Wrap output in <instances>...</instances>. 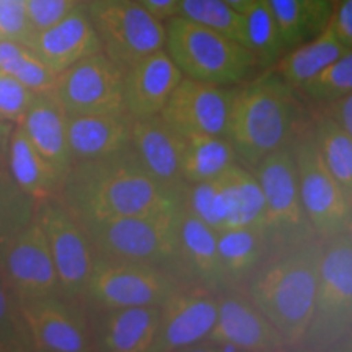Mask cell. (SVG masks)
I'll list each match as a JSON object with an SVG mask.
<instances>
[{
    "instance_id": "6da1fadb",
    "label": "cell",
    "mask_w": 352,
    "mask_h": 352,
    "mask_svg": "<svg viewBox=\"0 0 352 352\" xmlns=\"http://www.w3.org/2000/svg\"><path fill=\"white\" fill-rule=\"evenodd\" d=\"M186 188H171L148 173L131 147L70 166L59 199L78 220L170 212L184 204Z\"/></svg>"
},
{
    "instance_id": "7a4b0ae2",
    "label": "cell",
    "mask_w": 352,
    "mask_h": 352,
    "mask_svg": "<svg viewBox=\"0 0 352 352\" xmlns=\"http://www.w3.org/2000/svg\"><path fill=\"white\" fill-rule=\"evenodd\" d=\"M323 239L272 243L254 270L236 285L283 334L290 351H300L310 324Z\"/></svg>"
},
{
    "instance_id": "3957f363",
    "label": "cell",
    "mask_w": 352,
    "mask_h": 352,
    "mask_svg": "<svg viewBox=\"0 0 352 352\" xmlns=\"http://www.w3.org/2000/svg\"><path fill=\"white\" fill-rule=\"evenodd\" d=\"M296 91L274 69L235 88L226 138L240 165L253 170L264 157L292 142L302 127Z\"/></svg>"
},
{
    "instance_id": "277c9868",
    "label": "cell",
    "mask_w": 352,
    "mask_h": 352,
    "mask_svg": "<svg viewBox=\"0 0 352 352\" xmlns=\"http://www.w3.org/2000/svg\"><path fill=\"white\" fill-rule=\"evenodd\" d=\"M165 50L184 77L219 87L243 85L259 69L243 44L173 15L164 20Z\"/></svg>"
},
{
    "instance_id": "5b68a950",
    "label": "cell",
    "mask_w": 352,
    "mask_h": 352,
    "mask_svg": "<svg viewBox=\"0 0 352 352\" xmlns=\"http://www.w3.org/2000/svg\"><path fill=\"white\" fill-rule=\"evenodd\" d=\"M183 208L184 204L170 212L80 222L98 256L120 261L158 264L171 267L179 274L176 259Z\"/></svg>"
},
{
    "instance_id": "8992f818",
    "label": "cell",
    "mask_w": 352,
    "mask_h": 352,
    "mask_svg": "<svg viewBox=\"0 0 352 352\" xmlns=\"http://www.w3.org/2000/svg\"><path fill=\"white\" fill-rule=\"evenodd\" d=\"M352 329V230L323 240L318 283L300 351L336 352Z\"/></svg>"
},
{
    "instance_id": "52a82bcc",
    "label": "cell",
    "mask_w": 352,
    "mask_h": 352,
    "mask_svg": "<svg viewBox=\"0 0 352 352\" xmlns=\"http://www.w3.org/2000/svg\"><path fill=\"white\" fill-rule=\"evenodd\" d=\"M188 284L175 270L158 264L120 261L96 254L82 298L90 310L160 305L175 289Z\"/></svg>"
},
{
    "instance_id": "ba28073f",
    "label": "cell",
    "mask_w": 352,
    "mask_h": 352,
    "mask_svg": "<svg viewBox=\"0 0 352 352\" xmlns=\"http://www.w3.org/2000/svg\"><path fill=\"white\" fill-rule=\"evenodd\" d=\"M184 202L217 233L230 228H267L263 189L252 170L240 164L209 182L188 184Z\"/></svg>"
},
{
    "instance_id": "9c48e42d",
    "label": "cell",
    "mask_w": 352,
    "mask_h": 352,
    "mask_svg": "<svg viewBox=\"0 0 352 352\" xmlns=\"http://www.w3.org/2000/svg\"><path fill=\"white\" fill-rule=\"evenodd\" d=\"M303 210L320 239L352 230V201L324 165L314 129L300 127L292 139Z\"/></svg>"
},
{
    "instance_id": "30bf717a",
    "label": "cell",
    "mask_w": 352,
    "mask_h": 352,
    "mask_svg": "<svg viewBox=\"0 0 352 352\" xmlns=\"http://www.w3.org/2000/svg\"><path fill=\"white\" fill-rule=\"evenodd\" d=\"M101 50L120 67L165 47V23L135 0H83Z\"/></svg>"
},
{
    "instance_id": "8fae6325",
    "label": "cell",
    "mask_w": 352,
    "mask_h": 352,
    "mask_svg": "<svg viewBox=\"0 0 352 352\" xmlns=\"http://www.w3.org/2000/svg\"><path fill=\"white\" fill-rule=\"evenodd\" d=\"M36 220L46 235L60 292L80 300L96 253L82 222L57 197L39 201Z\"/></svg>"
},
{
    "instance_id": "7c38bea8",
    "label": "cell",
    "mask_w": 352,
    "mask_h": 352,
    "mask_svg": "<svg viewBox=\"0 0 352 352\" xmlns=\"http://www.w3.org/2000/svg\"><path fill=\"white\" fill-rule=\"evenodd\" d=\"M252 173L263 189L267 228L274 240L302 241L318 236L302 206L292 142L264 157Z\"/></svg>"
},
{
    "instance_id": "4fadbf2b",
    "label": "cell",
    "mask_w": 352,
    "mask_h": 352,
    "mask_svg": "<svg viewBox=\"0 0 352 352\" xmlns=\"http://www.w3.org/2000/svg\"><path fill=\"white\" fill-rule=\"evenodd\" d=\"M52 94L67 116L126 113L124 69L103 51L95 52L63 70Z\"/></svg>"
},
{
    "instance_id": "5bb4252c",
    "label": "cell",
    "mask_w": 352,
    "mask_h": 352,
    "mask_svg": "<svg viewBox=\"0 0 352 352\" xmlns=\"http://www.w3.org/2000/svg\"><path fill=\"white\" fill-rule=\"evenodd\" d=\"M219 294L196 284L175 289L160 303L152 352L196 351L217 321Z\"/></svg>"
},
{
    "instance_id": "9a60e30c",
    "label": "cell",
    "mask_w": 352,
    "mask_h": 352,
    "mask_svg": "<svg viewBox=\"0 0 352 352\" xmlns=\"http://www.w3.org/2000/svg\"><path fill=\"white\" fill-rule=\"evenodd\" d=\"M21 310L32 336L33 351H94L87 307L78 298L52 294L21 302Z\"/></svg>"
},
{
    "instance_id": "2e32d148",
    "label": "cell",
    "mask_w": 352,
    "mask_h": 352,
    "mask_svg": "<svg viewBox=\"0 0 352 352\" xmlns=\"http://www.w3.org/2000/svg\"><path fill=\"white\" fill-rule=\"evenodd\" d=\"M0 272L15 290L20 302L63 294L50 245L36 215L0 254Z\"/></svg>"
},
{
    "instance_id": "e0dca14e",
    "label": "cell",
    "mask_w": 352,
    "mask_h": 352,
    "mask_svg": "<svg viewBox=\"0 0 352 352\" xmlns=\"http://www.w3.org/2000/svg\"><path fill=\"white\" fill-rule=\"evenodd\" d=\"M233 91V87H219L183 76L160 116L183 135H226Z\"/></svg>"
},
{
    "instance_id": "ac0fdd59",
    "label": "cell",
    "mask_w": 352,
    "mask_h": 352,
    "mask_svg": "<svg viewBox=\"0 0 352 352\" xmlns=\"http://www.w3.org/2000/svg\"><path fill=\"white\" fill-rule=\"evenodd\" d=\"M217 341L232 342L239 347L240 352L290 351L283 334L277 331L274 324L235 289L219 292L217 321L201 344Z\"/></svg>"
},
{
    "instance_id": "d6986e66",
    "label": "cell",
    "mask_w": 352,
    "mask_h": 352,
    "mask_svg": "<svg viewBox=\"0 0 352 352\" xmlns=\"http://www.w3.org/2000/svg\"><path fill=\"white\" fill-rule=\"evenodd\" d=\"M91 349L101 352H152L160 305L90 310Z\"/></svg>"
},
{
    "instance_id": "ffe728a7",
    "label": "cell",
    "mask_w": 352,
    "mask_h": 352,
    "mask_svg": "<svg viewBox=\"0 0 352 352\" xmlns=\"http://www.w3.org/2000/svg\"><path fill=\"white\" fill-rule=\"evenodd\" d=\"M182 78L165 47L124 69V109L131 120L160 114Z\"/></svg>"
},
{
    "instance_id": "44dd1931",
    "label": "cell",
    "mask_w": 352,
    "mask_h": 352,
    "mask_svg": "<svg viewBox=\"0 0 352 352\" xmlns=\"http://www.w3.org/2000/svg\"><path fill=\"white\" fill-rule=\"evenodd\" d=\"M28 47L56 74L83 57L103 51L83 2H78L63 20L34 33Z\"/></svg>"
},
{
    "instance_id": "7402d4cb",
    "label": "cell",
    "mask_w": 352,
    "mask_h": 352,
    "mask_svg": "<svg viewBox=\"0 0 352 352\" xmlns=\"http://www.w3.org/2000/svg\"><path fill=\"white\" fill-rule=\"evenodd\" d=\"M176 267L188 284L202 285L217 294L228 289L219 254L217 232L196 217L186 208V202L179 220Z\"/></svg>"
},
{
    "instance_id": "603a6c76",
    "label": "cell",
    "mask_w": 352,
    "mask_h": 352,
    "mask_svg": "<svg viewBox=\"0 0 352 352\" xmlns=\"http://www.w3.org/2000/svg\"><path fill=\"white\" fill-rule=\"evenodd\" d=\"M131 147L158 182L179 189L188 186L182 178L184 135L160 114L131 121Z\"/></svg>"
},
{
    "instance_id": "cb8c5ba5",
    "label": "cell",
    "mask_w": 352,
    "mask_h": 352,
    "mask_svg": "<svg viewBox=\"0 0 352 352\" xmlns=\"http://www.w3.org/2000/svg\"><path fill=\"white\" fill-rule=\"evenodd\" d=\"M19 124L33 147L46 158L64 183L72 166V158L67 142V114L54 94H38Z\"/></svg>"
},
{
    "instance_id": "d4e9b609",
    "label": "cell",
    "mask_w": 352,
    "mask_h": 352,
    "mask_svg": "<svg viewBox=\"0 0 352 352\" xmlns=\"http://www.w3.org/2000/svg\"><path fill=\"white\" fill-rule=\"evenodd\" d=\"M127 113L72 114L67 116V142L72 164L121 151L131 144Z\"/></svg>"
},
{
    "instance_id": "484cf974",
    "label": "cell",
    "mask_w": 352,
    "mask_h": 352,
    "mask_svg": "<svg viewBox=\"0 0 352 352\" xmlns=\"http://www.w3.org/2000/svg\"><path fill=\"white\" fill-rule=\"evenodd\" d=\"M7 170L26 195L38 202L57 197L63 178L30 142L20 124L13 126L8 139Z\"/></svg>"
},
{
    "instance_id": "4316f807",
    "label": "cell",
    "mask_w": 352,
    "mask_h": 352,
    "mask_svg": "<svg viewBox=\"0 0 352 352\" xmlns=\"http://www.w3.org/2000/svg\"><path fill=\"white\" fill-rule=\"evenodd\" d=\"M349 47L344 46L338 34L334 33L331 23L323 32L303 41L296 47H290L280 56L272 69L296 90L318 76L323 69L344 54Z\"/></svg>"
},
{
    "instance_id": "83f0119b",
    "label": "cell",
    "mask_w": 352,
    "mask_h": 352,
    "mask_svg": "<svg viewBox=\"0 0 352 352\" xmlns=\"http://www.w3.org/2000/svg\"><path fill=\"white\" fill-rule=\"evenodd\" d=\"M274 240L270 228H230L217 233L220 261L228 289H235L258 266Z\"/></svg>"
},
{
    "instance_id": "f1b7e54d",
    "label": "cell",
    "mask_w": 352,
    "mask_h": 352,
    "mask_svg": "<svg viewBox=\"0 0 352 352\" xmlns=\"http://www.w3.org/2000/svg\"><path fill=\"white\" fill-rule=\"evenodd\" d=\"M239 164L226 135L186 134L182 164V178L184 184H196L223 175L228 168Z\"/></svg>"
},
{
    "instance_id": "f546056e",
    "label": "cell",
    "mask_w": 352,
    "mask_h": 352,
    "mask_svg": "<svg viewBox=\"0 0 352 352\" xmlns=\"http://www.w3.org/2000/svg\"><path fill=\"white\" fill-rule=\"evenodd\" d=\"M311 129L324 165L352 201V138L328 113L315 118Z\"/></svg>"
},
{
    "instance_id": "4dcf8cb0",
    "label": "cell",
    "mask_w": 352,
    "mask_h": 352,
    "mask_svg": "<svg viewBox=\"0 0 352 352\" xmlns=\"http://www.w3.org/2000/svg\"><path fill=\"white\" fill-rule=\"evenodd\" d=\"M245 15V46L256 57L259 69H272L285 46L267 0H256Z\"/></svg>"
},
{
    "instance_id": "1f68e13d",
    "label": "cell",
    "mask_w": 352,
    "mask_h": 352,
    "mask_svg": "<svg viewBox=\"0 0 352 352\" xmlns=\"http://www.w3.org/2000/svg\"><path fill=\"white\" fill-rule=\"evenodd\" d=\"M38 201L13 182L7 166L0 168V254L34 220Z\"/></svg>"
},
{
    "instance_id": "d6a6232c",
    "label": "cell",
    "mask_w": 352,
    "mask_h": 352,
    "mask_svg": "<svg viewBox=\"0 0 352 352\" xmlns=\"http://www.w3.org/2000/svg\"><path fill=\"white\" fill-rule=\"evenodd\" d=\"M0 69L36 94L54 90L59 76L26 44L19 41H0Z\"/></svg>"
},
{
    "instance_id": "836d02e7",
    "label": "cell",
    "mask_w": 352,
    "mask_h": 352,
    "mask_svg": "<svg viewBox=\"0 0 352 352\" xmlns=\"http://www.w3.org/2000/svg\"><path fill=\"white\" fill-rule=\"evenodd\" d=\"M176 15L245 46V15L223 0H179Z\"/></svg>"
},
{
    "instance_id": "e575fe53",
    "label": "cell",
    "mask_w": 352,
    "mask_h": 352,
    "mask_svg": "<svg viewBox=\"0 0 352 352\" xmlns=\"http://www.w3.org/2000/svg\"><path fill=\"white\" fill-rule=\"evenodd\" d=\"M33 351L21 302L0 272V352Z\"/></svg>"
},
{
    "instance_id": "d590c367",
    "label": "cell",
    "mask_w": 352,
    "mask_h": 352,
    "mask_svg": "<svg viewBox=\"0 0 352 352\" xmlns=\"http://www.w3.org/2000/svg\"><path fill=\"white\" fill-rule=\"evenodd\" d=\"M300 91L311 101L329 104L352 91V47L307 82Z\"/></svg>"
},
{
    "instance_id": "8d00e7d4",
    "label": "cell",
    "mask_w": 352,
    "mask_h": 352,
    "mask_svg": "<svg viewBox=\"0 0 352 352\" xmlns=\"http://www.w3.org/2000/svg\"><path fill=\"white\" fill-rule=\"evenodd\" d=\"M280 32L285 50L296 47L311 38L302 7L297 0H267Z\"/></svg>"
},
{
    "instance_id": "74e56055",
    "label": "cell",
    "mask_w": 352,
    "mask_h": 352,
    "mask_svg": "<svg viewBox=\"0 0 352 352\" xmlns=\"http://www.w3.org/2000/svg\"><path fill=\"white\" fill-rule=\"evenodd\" d=\"M36 95V91L0 69V121L19 124Z\"/></svg>"
},
{
    "instance_id": "f35d334b",
    "label": "cell",
    "mask_w": 352,
    "mask_h": 352,
    "mask_svg": "<svg viewBox=\"0 0 352 352\" xmlns=\"http://www.w3.org/2000/svg\"><path fill=\"white\" fill-rule=\"evenodd\" d=\"M33 34L26 0H0V41H19L28 46Z\"/></svg>"
},
{
    "instance_id": "ab89813d",
    "label": "cell",
    "mask_w": 352,
    "mask_h": 352,
    "mask_svg": "<svg viewBox=\"0 0 352 352\" xmlns=\"http://www.w3.org/2000/svg\"><path fill=\"white\" fill-rule=\"evenodd\" d=\"M78 2L80 0H26V13L33 32L39 33L63 20Z\"/></svg>"
},
{
    "instance_id": "60d3db41",
    "label": "cell",
    "mask_w": 352,
    "mask_h": 352,
    "mask_svg": "<svg viewBox=\"0 0 352 352\" xmlns=\"http://www.w3.org/2000/svg\"><path fill=\"white\" fill-rule=\"evenodd\" d=\"M297 2L305 13L311 38L323 32L333 16L334 8L331 2L329 0H297Z\"/></svg>"
},
{
    "instance_id": "b9f144b4",
    "label": "cell",
    "mask_w": 352,
    "mask_h": 352,
    "mask_svg": "<svg viewBox=\"0 0 352 352\" xmlns=\"http://www.w3.org/2000/svg\"><path fill=\"white\" fill-rule=\"evenodd\" d=\"M334 33L341 39L342 44L351 50L352 47V0H338L329 20Z\"/></svg>"
},
{
    "instance_id": "7bdbcfd3",
    "label": "cell",
    "mask_w": 352,
    "mask_h": 352,
    "mask_svg": "<svg viewBox=\"0 0 352 352\" xmlns=\"http://www.w3.org/2000/svg\"><path fill=\"white\" fill-rule=\"evenodd\" d=\"M328 114L334 118L340 126L352 138V91L342 98L327 104Z\"/></svg>"
},
{
    "instance_id": "ee69618b",
    "label": "cell",
    "mask_w": 352,
    "mask_h": 352,
    "mask_svg": "<svg viewBox=\"0 0 352 352\" xmlns=\"http://www.w3.org/2000/svg\"><path fill=\"white\" fill-rule=\"evenodd\" d=\"M135 2L147 8L157 19L166 20L168 16L176 15L179 0H135Z\"/></svg>"
},
{
    "instance_id": "f6af8a7d",
    "label": "cell",
    "mask_w": 352,
    "mask_h": 352,
    "mask_svg": "<svg viewBox=\"0 0 352 352\" xmlns=\"http://www.w3.org/2000/svg\"><path fill=\"white\" fill-rule=\"evenodd\" d=\"M13 124L0 121V168L7 166V151H8V139H10V132Z\"/></svg>"
},
{
    "instance_id": "bcb514c9",
    "label": "cell",
    "mask_w": 352,
    "mask_h": 352,
    "mask_svg": "<svg viewBox=\"0 0 352 352\" xmlns=\"http://www.w3.org/2000/svg\"><path fill=\"white\" fill-rule=\"evenodd\" d=\"M223 2H227L228 6L235 8V10H239L240 13H246L256 0H223Z\"/></svg>"
},
{
    "instance_id": "7dc6e473",
    "label": "cell",
    "mask_w": 352,
    "mask_h": 352,
    "mask_svg": "<svg viewBox=\"0 0 352 352\" xmlns=\"http://www.w3.org/2000/svg\"><path fill=\"white\" fill-rule=\"evenodd\" d=\"M336 352H352V329L349 331V334L341 341V344L338 346Z\"/></svg>"
},
{
    "instance_id": "c3c4849f",
    "label": "cell",
    "mask_w": 352,
    "mask_h": 352,
    "mask_svg": "<svg viewBox=\"0 0 352 352\" xmlns=\"http://www.w3.org/2000/svg\"><path fill=\"white\" fill-rule=\"evenodd\" d=\"M329 2H331V6H333V8L336 7V3H338V0H329Z\"/></svg>"
},
{
    "instance_id": "681fc988",
    "label": "cell",
    "mask_w": 352,
    "mask_h": 352,
    "mask_svg": "<svg viewBox=\"0 0 352 352\" xmlns=\"http://www.w3.org/2000/svg\"><path fill=\"white\" fill-rule=\"evenodd\" d=\"M80 2H83V0H80Z\"/></svg>"
}]
</instances>
